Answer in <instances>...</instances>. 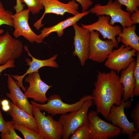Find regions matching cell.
<instances>
[{
    "instance_id": "6da1fadb",
    "label": "cell",
    "mask_w": 139,
    "mask_h": 139,
    "mask_svg": "<svg viewBox=\"0 0 139 139\" xmlns=\"http://www.w3.org/2000/svg\"><path fill=\"white\" fill-rule=\"evenodd\" d=\"M94 86L92 95L96 111L106 119L112 106L121 104L123 85L116 72L111 70L107 73L98 71Z\"/></svg>"
},
{
    "instance_id": "7a4b0ae2",
    "label": "cell",
    "mask_w": 139,
    "mask_h": 139,
    "mask_svg": "<svg viewBox=\"0 0 139 139\" xmlns=\"http://www.w3.org/2000/svg\"><path fill=\"white\" fill-rule=\"evenodd\" d=\"M93 98L92 95H88L82 97L76 102L70 104L64 102L59 95L54 94L48 98L46 103H38L33 101H30V102L40 111H44L53 116L77 110L81 107L85 101Z\"/></svg>"
},
{
    "instance_id": "3957f363",
    "label": "cell",
    "mask_w": 139,
    "mask_h": 139,
    "mask_svg": "<svg viewBox=\"0 0 139 139\" xmlns=\"http://www.w3.org/2000/svg\"><path fill=\"white\" fill-rule=\"evenodd\" d=\"M93 104L92 99H88L79 110L60 116L58 120L63 127L62 139L69 138L77 128L88 123V111Z\"/></svg>"
},
{
    "instance_id": "277c9868",
    "label": "cell",
    "mask_w": 139,
    "mask_h": 139,
    "mask_svg": "<svg viewBox=\"0 0 139 139\" xmlns=\"http://www.w3.org/2000/svg\"><path fill=\"white\" fill-rule=\"evenodd\" d=\"M121 5L117 0H108L106 5H102L97 3L89 10L90 12L95 14L97 16L103 15L109 16V24L114 26L116 23L120 24L123 28L133 25L130 16L131 13L123 11Z\"/></svg>"
},
{
    "instance_id": "5b68a950",
    "label": "cell",
    "mask_w": 139,
    "mask_h": 139,
    "mask_svg": "<svg viewBox=\"0 0 139 139\" xmlns=\"http://www.w3.org/2000/svg\"><path fill=\"white\" fill-rule=\"evenodd\" d=\"M98 114L93 110L88 113V124L90 139H108L121 134L119 128L103 120Z\"/></svg>"
},
{
    "instance_id": "8992f818",
    "label": "cell",
    "mask_w": 139,
    "mask_h": 139,
    "mask_svg": "<svg viewBox=\"0 0 139 139\" xmlns=\"http://www.w3.org/2000/svg\"><path fill=\"white\" fill-rule=\"evenodd\" d=\"M32 105L33 115L38 131L44 139H61L63 127L60 122L54 119L51 115H44L35 106Z\"/></svg>"
},
{
    "instance_id": "52a82bcc",
    "label": "cell",
    "mask_w": 139,
    "mask_h": 139,
    "mask_svg": "<svg viewBox=\"0 0 139 139\" xmlns=\"http://www.w3.org/2000/svg\"><path fill=\"white\" fill-rule=\"evenodd\" d=\"M131 101H125L123 99L120 105H113L106 119L112 125L119 128L121 133L127 134L128 136H132L134 132L138 130L135 128L133 122H130L128 121L125 113V109L131 106Z\"/></svg>"
},
{
    "instance_id": "ba28073f",
    "label": "cell",
    "mask_w": 139,
    "mask_h": 139,
    "mask_svg": "<svg viewBox=\"0 0 139 139\" xmlns=\"http://www.w3.org/2000/svg\"><path fill=\"white\" fill-rule=\"evenodd\" d=\"M137 51L135 49L122 44L116 49H114L105 61V66L118 74L126 68L136 58L133 57Z\"/></svg>"
},
{
    "instance_id": "9c48e42d",
    "label": "cell",
    "mask_w": 139,
    "mask_h": 139,
    "mask_svg": "<svg viewBox=\"0 0 139 139\" xmlns=\"http://www.w3.org/2000/svg\"><path fill=\"white\" fill-rule=\"evenodd\" d=\"M89 31L90 39L89 59L98 63L104 62L114 48H116V46L111 40L101 39L100 38V33L98 31Z\"/></svg>"
},
{
    "instance_id": "30bf717a",
    "label": "cell",
    "mask_w": 139,
    "mask_h": 139,
    "mask_svg": "<svg viewBox=\"0 0 139 139\" xmlns=\"http://www.w3.org/2000/svg\"><path fill=\"white\" fill-rule=\"evenodd\" d=\"M30 12L27 9L16 13L12 16L13 27L14 29L13 35L15 38L22 36L31 43L34 42L41 43L43 40L39 34L37 35L33 31L29 25Z\"/></svg>"
},
{
    "instance_id": "8fae6325",
    "label": "cell",
    "mask_w": 139,
    "mask_h": 139,
    "mask_svg": "<svg viewBox=\"0 0 139 139\" xmlns=\"http://www.w3.org/2000/svg\"><path fill=\"white\" fill-rule=\"evenodd\" d=\"M41 2L44 8V12L41 18L33 24L37 30L44 26L42 22L46 14L52 13L63 16L67 13L74 16L79 13L77 11L79 4L74 0L70 1L67 3L61 2L58 0H41Z\"/></svg>"
},
{
    "instance_id": "7c38bea8",
    "label": "cell",
    "mask_w": 139,
    "mask_h": 139,
    "mask_svg": "<svg viewBox=\"0 0 139 139\" xmlns=\"http://www.w3.org/2000/svg\"><path fill=\"white\" fill-rule=\"evenodd\" d=\"M25 77L24 81L28 83L29 85L24 94L28 98L33 99L35 102L45 103L48 99L46 93L52 86L48 85L41 80L39 71L29 74Z\"/></svg>"
},
{
    "instance_id": "4fadbf2b",
    "label": "cell",
    "mask_w": 139,
    "mask_h": 139,
    "mask_svg": "<svg viewBox=\"0 0 139 139\" xmlns=\"http://www.w3.org/2000/svg\"><path fill=\"white\" fill-rule=\"evenodd\" d=\"M23 48L22 42L12 37L8 32L1 35L0 65L20 57Z\"/></svg>"
},
{
    "instance_id": "5bb4252c",
    "label": "cell",
    "mask_w": 139,
    "mask_h": 139,
    "mask_svg": "<svg viewBox=\"0 0 139 139\" xmlns=\"http://www.w3.org/2000/svg\"><path fill=\"white\" fill-rule=\"evenodd\" d=\"M72 26L75 31L73 42L74 50L72 54L78 58L81 66H84L85 62L89 59L90 32L86 29L79 26L76 23Z\"/></svg>"
},
{
    "instance_id": "9a60e30c",
    "label": "cell",
    "mask_w": 139,
    "mask_h": 139,
    "mask_svg": "<svg viewBox=\"0 0 139 139\" xmlns=\"http://www.w3.org/2000/svg\"><path fill=\"white\" fill-rule=\"evenodd\" d=\"M111 18L108 15H103L98 16V20L94 23L89 25L81 24L82 27L89 31L96 30L102 36L104 39L106 38L112 40L115 44L116 48L118 47V43L116 38L121 32V27L116 25L114 26L109 24Z\"/></svg>"
},
{
    "instance_id": "2e32d148",
    "label": "cell",
    "mask_w": 139,
    "mask_h": 139,
    "mask_svg": "<svg viewBox=\"0 0 139 139\" xmlns=\"http://www.w3.org/2000/svg\"><path fill=\"white\" fill-rule=\"evenodd\" d=\"M24 48L27 52L28 55L32 58V60L28 58H26L25 59L27 65L29 66V68L27 70L25 73L22 75H10L16 80V82L18 86L21 88L23 91H25L26 89L23 85V80L27 75L39 71L40 68L43 67L48 66L57 68L59 66L57 62L55 61L58 56L57 54H55L47 59L40 60L35 58L32 56L28 50L27 46H25Z\"/></svg>"
},
{
    "instance_id": "e0dca14e",
    "label": "cell",
    "mask_w": 139,
    "mask_h": 139,
    "mask_svg": "<svg viewBox=\"0 0 139 139\" xmlns=\"http://www.w3.org/2000/svg\"><path fill=\"white\" fill-rule=\"evenodd\" d=\"M8 77L7 83L9 92L7 96L16 106L33 116L32 105L28 100V98L21 91L16 82L9 75Z\"/></svg>"
},
{
    "instance_id": "ac0fdd59",
    "label": "cell",
    "mask_w": 139,
    "mask_h": 139,
    "mask_svg": "<svg viewBox=\"0 0 139 139\" xmlns=\"http://www.w3.org/2000/svg\"><path fill=\"white\" fill-rule=\"evenodd\" d=\"M136 64L134 60L125 70H122L119 79L123 85L124 91L123 95L125 101L134 96V90L135 86V80L134 75V71Z\"/></svg>"
},
{
    "instance_id": "d6986e66",
    "label": "cell",
    "mask_w": 139,
    "mask_h": 139,
    "mask_svg": "<svg viewBox=\"0 0 139 139\" xmlns=\"http://www.w3.org/2000/svg\"><path fill=\"white\" fill-rule=\"evenodd\" d=\"M10 109L8 111L13 124L23 125L32 129L38 131L36 119L33 115L20 108L10 101Z\"/></svg>"
},
{
    "instance_id": "ffe728a7",
    "label": "cell",
    "mask_w": 139,
    "mask_h": 139,
    "mask_svg": "<svg viewBox=\"0 0 139 139\" xmlns=\"http://www.w3.org/2000/svg\"><path fill=\"white\" fill-rule=\"evenodd\" d=\"M90 13L89 10L79 13L76 15L70 17L55 25L49 27H45L41 31L39 35L43 40L53 32H56L58 37H61L64 34L65 29L72 26L83 17L89 14Z\"/></svg>"
},
{
    "instance_id": "44dd1931",
    "label": "cell",
    "mask_w": 139,
    "mask_h": 139,
    "mask_svg": "<svg viewBox=\"0 0 139 139\" xmlns=\"http://www.w3.org/2000/svg\"><path fill=\"white\" fill-rule=\"evenodd\" d=\"M136 28L135 24L123 28L117 37L118 43L121 42L125 46H130L139 51V37L135 32Z\"/></svg>"
},
{
    "instance_id": "7402d4cb",
    "label": "cell",
    "mask_w": 139,
    "mask_h": 139,
    "mask_svg": "<svg viewBox=\"0 0 139 139\" xmlns=\"http://www.w3.org/2000/svg\"><path fill=\"white\" fill-rule=\"evenodd\" d=\"M14 129L19 131L25 139H44L39 131L35 130L18 124H13Z\"/></svg>"
},
{
    "instance_id": "603a6c76",
    "label": "cell",
    "mask_w": 139,
    "mask_h": 139,
    "mask_svg": "<svg viewBox=\"0 0 139 139\" xmlns=\"http://www.w3.org/2000/svg\"><path fill=\"white\" fill-rule=\"evenodd\" d=\"M13 13L10 11L6 9L0 1V26L5 25L13 27Z\"/></svg>"
},
{
    "instance_id": "cb8c5ba5",
    "label": "cell",
    "mask_w": 139,
    "mask_h": 139,
    "mask_svg": "<svg viewBox=\"0 0 139 139\" xmlns=\"http://www.w3.org/2000/svg\"><path fill=\"white\" fill-rule=\"evenodd\" d=\"M88 123L83 125L77 128L71 134L69 138L70 139H90Z\"/></svg>"
},
{
    "instance_id": "d4e9b609",
    "label": "cell",
    "mask_w": 139,
    "mask_h": 139,
    "mask_svg": "<svg viewBox=\"0 0 139 139\" xmlns=\"http://www.w3.org/2000/svg\"><path fill=\"white\" fill-rule=\"evenodd\" d=\"M19 0L21 3H24L30 12L33 15L39 13L44 8L41 0Z\"/></svg>"
},
{
    "instance_id": "484cf974",
    "label": "cell",
    "mask_w": 139,
    "mask_h": 139,
    "mask_svg": "<svg viewBox=\"0 0 139 139\" xmlns=\"http://www.w3.org/2000/svg\"><path fill=\"white\" fill-rule=\"evenodd\" d=\"M126 7V11L131 13L139 10V0H117Z\"/></svg>"
},
{
    "instance_id": "4316f807",
    "label": "cell",
    "mask_w": 139,
    "mask_h": 139,
    "mask_svg": "<svg viewBox=\"0 0 139 139\" xmlns=\"http://www.w3.org/2000/svg\"><path fill=\"white\" fill-rule=\"evenodd\" d=\"M136 64L134 71V75L135 80V86L134 90V96L139 95V51H137Z\"/></svg>"
},
{
    "instance_id": "83f0119b",
    "label": "cell",
    "mask_w": 139,
    "mask_h": 139,
    "mask_svg": "<svg viewBox=\"0 0 139 139\" xmlns=\"http://www.w3.org/2000/svg\"><path fill=\"white\" fill-rule=\"evenodd\" d=\"M0 99V132L3 133H8L10 132V127L13 123L12 121H5L4 119L1 111V102Z\"/></svg>"
},
{
    "instance_id": "f1b7e54d",
    "label": "cell",
    "mask_w": 139,
    "mask_h": 139,
    "mask_svg": "<svg viewBox=\"0 0 139 139\" xmlns=\"http://www.w3.org/2000/svg\"><path fill=\"white\" fill-rule=\"evenodd\" d=\"M135 128L139 129V101L138 100L133 109L131 114Z\"/></svg>"
},
{
    "instance_id": "f546056e",
    "label": "cell",
    "mask_w": 139,
    "mask_h": 139,
    "mask_svg": "<svg viewBox=\"0 0 139 139\" xmlns=\"http://www.w3.org/2000/svg\"><path fill=\"white\" fill-rule=\"evenodd\" d=\"M13 123L11 125L10 128V132L8 133H3L0 135L2 139H22L16 133L13 126Z\"/></svg>"
},
{
    "instance_id": "4dcf8cb0",
    "label": "cell",
    "mask_w": 139,
    "mask_h": 139,
    "mask_svg": "<svg viewBox=\"0 0 139 139\" xmlns=\"http://www.w3.org/2000/svg\"><path fill=\"white\" fill-rule=\"evenodd\" d=\"M78 2L82 7V12L87 11L93 3L92 0H73Z\"/></svg>"
},
{
    "instance_id": "1f68e13d",
    "label": "cell",
    "mask_w": 139,
    "mask_h": 139,
    "mask_svg": "<svg viewBox=\"0 0 139 139\" xmlns=\"http://www.w3.org/2000/svg\"><path fill=\"white\" fill-rule=\"evenodd\" d=\"M14 60L9 61L6 63L0 65V75L1 73L7 68H14L15 67L14 64Z\"/></svg>"
},
{
    "instance_id": "d6a6232c",
    "label": "cell",
    "mask_w": 139,
    "mask_h": 139,
    "mask_svg": "<svg viewBox=\"0 0 139 139\" xmlns=\"http://www.w3.org/2000/svg\"><path fill=\"white\" fill-rule=\"evenodd\" d=\"M133 25L139 23V10H137L131 13L130 16Z\"/></svg>"
},
{
    "instance_id": "836d02e7",
    "label": "cell",
    "mask_w": 139,
    "mask_h": 139,
    "mask_svg": "<svg viewBox=\"0 0 139 139\" xmlns=\"http://www.w3.org/2000/svg\"><path fill=\"white\" fill-rule=\"evenodd\" d=\"M24 5L21 3L19 0H16V4L13 8L16 11V13L19 12L23 10Z\"/></svg>"
},
{
    "instance_id": "e575fe53",
    "label": "cell",
    "mask_w": 139,
    "mask_h": 139,
    "mask_svg": "<svg viewBox=\"0 0 139 139\" xmlns=\"http://www.w3.org/2000/svg\"><path fill=\"white\" fill-rule=\"evenodd\" d=\"M128 138L129 139H139V131L138 130L136 132H134L132 136H128Z\"/></svg>"
},
{
    "instance_id": "d590c367",
    "label": "cell",
    "mask_w": 139,
    "mask_h": 139,
    "mask_svg": "<svg viewBox=\"0 0 139 139\" xmlns=\"http://www.w3.org/2000/svg\"><path fill=\"white\" fill-rule=\"evenodd\" d=\"M2 108L3 111L5 112L8 111L10 109V104L2 106Z\"/></svg>"
},
{
    "instance_id": "8d00e7d4",
    "label": "cell",
    "mask_w": 139,
    "mask_h": 139,
    "mask_svg": "<svg viewBox=\"0 0 139 139\" xmlns=\"http://www.w3.org/2000/svg\"><path fill=\"white\" fill-rule=\"evenodd\" d=\"M10 104V101L6 99H4L1 100V105L2 106Z\"/></svg>"
},
{
    "instance_id": "74e56055",
    "label": "cell",
    "mask_w": 139,
    "mask_h": 139,
    "mask_svg": "<svg viewBox=\"0 0 139 139\" xmlns=\"http://www.w3.org/2000/svg\"><path fill=\"white\" fill-rule=\"evenodd\" d=\"M4 32V30L3 29H0V36L2 35Z\"/></svg>"
}]
</instances>
